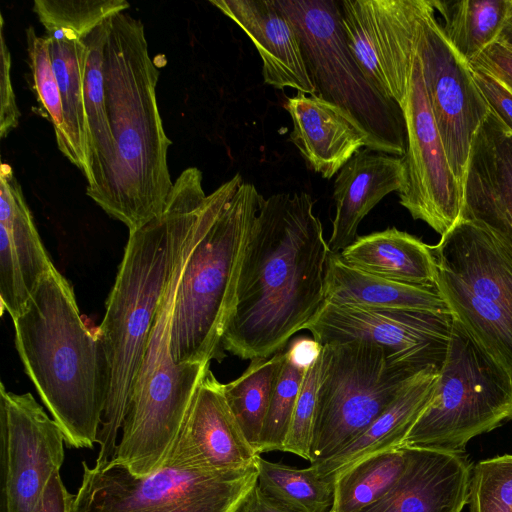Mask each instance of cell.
<instances>
[{"label": "cell", "mask_w": 512, "mask_h": 512, "mask_svg": "<svg viewBox=\"0 0 512 512\" xmlns=\"http://www.w3.org/2000/svg\"><path fill=\"white\" fill-rule=\"evenodd\" d=\"M125 0H35L33 10L48 29H68L85 38L110 16L124 12Z\"/></svg>", "instance_id": "34"}, {"label": "cell", "mask_w": 512, "mask_h": 512, "mask_svg": "<svg viewBox=\"0 0 512 512\" xmlns=\"http://www.w3.org/2000/svg\"><path fill=\"white\" fill-rule=\"evenodd\" d=\"M284 107L292 120L291 141L307 166L325 179L338 174L363 147L382 152L350 113L316 95L297 92Z\"/></svg>", "instance_id": "21"}, {"label": "cell", "mask_w": 512, "mask_h": 512, "mask_svg": "<svg viewBox=\"0 0 512 512\" xmlns=\"http://www.w3.org/2000/svg\"><path fill=\"white\" fill-rule=\"evenodd\" d=\"M442 17L444 34L456 51L470 63L498 40L511 0H431Z\"/></svg>", "instance_id": "29"}, {"label": "cell", "mask_w": 512, "mask_h": 512, "mask_svg": "<svg viewBox=\"0 0 512 512\" xmlns=\"http://www.w3.org/2000/svg\"><path fill=\"white\" fill-rule=\"evenodd\" d=\"M439 371L440 366L429 365L413 374L394 402L350 444L326 459L310 463L317 474L334 482L359 461L400 447L431 401Z\"/></svg>", "instance_id": "24"}, {"label": "cell", "mask_w": 512, "mask_h": 512, "mask_svg": "<svg viewBox=\"0 0 512 512\" xmlns=\"http://www.w3.org/2000/svg\"><path fill=\"white\" fill-rule=\"evenodd\" d=\"M264 197L243 182L191 252L178 285L171 348L178 364L221 362L239 274Z\"/></svg>", "instance_id": "6"}, {"label": "cell", "mask_w": 512, "mask_h": 512, "mask_svg": "<svg viewBox=\"0 0 512 512\" xmlns=\"http://www.w3.org/2000/svg\"><path fill=\"white\" fill-rule=\"evenodd\" d=\"M211 202L196 167L181 172L161 215L129 232L97 333L109 367V388L95 463L112 459L148 338L168 283Z\"/></svg>", "instance_id": "2"}, {"label": "cell", "mask_w": 512, "mask_h": 512, "mask_svg": "<svg viewBox=\"0 0 512 512\" xmlns=\"http://www.w3.org/2000/svg\"><path fill=\"white\" fill-rule=\"evenodd\" d=\"M251 39L262 60L264 82L315 95L297 33L276 0H210Z\"/></svg>", "instance_id": "22"}, {"label": "cell", "mask_w": 512, "mask_h": 512, "mask_svg": "<svg viewBox=\"0 0 512 512\" xmlns=\"http://www.w3.org/2000/svg\"><path fill=\"white\" fill-rule=\"evenodd\" d=\"M470 512H512V454L479 461L471 471Z\"/></svg>", "instance_id": "36"}, {"label": "cell", "mask_w": 512, "mask_h": 512, "mask_svg": "<svg viewBox=\"0 0 512 512\" xmlns=\"http://www.w3.org/2000/svg\"><path fill=\"white\" fill-rule=\"evenodd\" d=\"M462 218L483 226L512 256V131L491 109L472 142Z\"/></svg>", "instance_id": "18"}, {"label": "cell", "mask_w": 512, "mask_h": 512, "mask_svg": "<svg viewBox=\"0 0 512 512\" xmlns=\"http://www.w3.org/2000/svg\"><path fill=\"white\" fill-rule=\"evenodd\" d=\"M435 13L431 0H424L415 52L449 164L464 189L472 142L490 108Z\"/></svg>", "instance_id": "12"}, {"label": "cell", "mask_w": 512, "mask_h": 512, "mask_svg": "<svg viewBox=\"0 0 512 512\" xmlns=\"http://www.w3.org/2000/svg\"><path fill=\"white\" fill-rule=\"evenodd\" d=\"M498 40L505 45L512 48V0H511V7L504 25V28L498 38Z\"/></svg>", "instance_id": "44"}, {"label": "cell", "mask_w": 512, "mask_h": 512, "mask_svg": "<svg viewBox=\"0 0 512 512\" xmlns=\"http://www.w3.org/2000/svg\"><path fill=\"white\" fill-rule=\"evenodd\" d=\"M400 108L406 128L407 185L398 194L399 203L413 219L443 236L462 218L464 189L449 164L416 52Z\"/></svg>", "instance_id": "13"}, {"label": "cell", "mask_w": 512, "mask_h": 512, "mask_svg": "<svg viewBox=\"0 0 512 512\" xmlns=\"http://www.w3.org/2000/svg\"><path fill=\"white\" fill-rule=\"evenodd\" d=\"M403 447L407 464L398 481L359 512H461L472 471L464 452Z\"/></svg>", "instance_id": "20"}, {"label": "cell", "mask_w": 512, "mask_h": 512, "mask_svg": "<svg viewBox=\"0 0 512 512\" xmlns=\"http://www.w3.org/2000/svg\"><path fill=\"white\" fill-rule=\"evenodd\" d=\"M512 420V380L453 318L434 394L401 446L464 452L474 437Z\"/></svg>", "instance_id": "9"}, {"label": "cell", "mask_w": 512, "mask_h": 512, "mask_svg": "<svg viewBox=\"0 0 512 512\" xmlns=\"http://www.w3.org/2000/svg\"><path fill=\"white\" fill-rule=\"evenodd\" d=\"M407 185L403 157L364 148L338 172L334 181L335 217L328 246L339 254L352 244L363 218L388 194Z\"/></svg>", "instance_id": "23"}, {"label": "cell", "mask_w": 512, "mask_h": 512, "mask_svg": "<svg viewBox=\"0 0 512 512\" xmlns=\"http://www.w3.org/2000/svg\"><path fill=\"white\" fill-rule=\"evenodd\" d=\"M471 68L489 73L512 94V48L496 40L469 63Z\"/></svg>", "instance_id": "40"}, {"label": "cell", "mask_w": 512, "mask_h": 512, "mask_svg": "<svg viewBox=\"0 0 512 512\" xmlns=\"http://www.w3.org/2000/svg\"><path fill=\"white\" fill-rule=\"evenodd\" d=\"M291 21L316 96L350 113L383 153L403 157L402 110L366 78L349 49L336 0H276Z\"/></svg>", "instance_id": "8"}, {"label": "cell", "mask_w": 512, "mask_h": 512, "mask_svg": "<svg viewBox=\"0 0 512 512\" xmlns=\"http://www.w3.org/2000/svg\"><path fill=\"white\" fill-rule=\"evenodd\" d=\"M222 205L213 202L184 250L159 305L121 427L113 464L135 477L163 467L188 413L196 390L210 368L178 364L171 348L175 299L183 269Z\"/></svg>", "instance_id": "5"}, {"label": "cell", "mask_w": 512, "mask_h": 512, "mask_svg": "<svg viewBox=\"0 0 512 512\" xmlns=\"http://www.w3.org/2000/svg\"><path fill=\"white\" fill-rule=\"evenodd\" d=\"M329 512H337V510L332 506V508Z\"/></svg>", "instance_id": "45"}, {"label": "cell", "mask_w": 512, "mask_h": 512, "mask_svg": "<svg viewBox=\"0 0 512 512\" xmlns=\"http://www.w3.org/2000/svg\"><path fill=\"white\" fill-rule=\"evenodd\" d=\"M451 314L365 308L326 303L306 327L322 346L364 340L385 349L400 365H442L451 335Z\"/></svg>", "instance_id": "15"}, {"label": "cell", "mask_w": 512, "mask_h": 512, "mask_svg": "<svg viewBox=\"0 0 512 512\" xmlns=\"http://www.w3.org/2000/svg\"><path fill=\"white\" fill-rule=\"evenodd\" d=\"M11 166L0 169L1 314L11 319L25 308L42 278L54 267Z\"/></svg>", "instance_id": "19"}, {"label": "cell", "mask_w": 512, "mask_h": 512, "mask_svg": "<svg viewBox=\"0 0 512 512\" xmlns=\"http://www.w3.org/2000/svg\"><path fill=\"white\" fill-rule=\"evenodd\" d=\"M407 464L403 446L367 457L334 480L337 512H359L381 499L398 481Z\"/></svg>", "instance_id": "31"}, {"label": "cell", "mask_w": 512, "mask_h": 512, "mask_svg": "<svg viewBox=\"0 0 512 512\" xmlns=\"http://www.w3.org/2000/svg\"><path fill=\"white\" fill-rule=\"evenodd\" d=\"M223 387L209 368L164 465L209 471L255 465L260 454L246 438L228 405Z\"/></svg>", "instance_id": "17"}, {"label": "cell", "mask_w": 512, "mask_h": 512, "mask_svg": "<svg viewBox=\"0 0 512 512\" xmlns=\"http://www.w3.org/2000/svg\"><path fill=\"white\" fill-rule=\"evenodd\" d=\"M104 88L115 159L98 205L129 232L162 214L173 187L167 137L156 98L159 70L144 24L124 12L105 21Z\"/></svg>", "instance_id": "3"}, {"label": "cell", "mask_w": 512, "mask_h": 512, "mask_svg": "<svg viewBox=\"0 0 512 512\" xmlns=\"http://www.w3.org/2000/svg\"><path fill=\"white\" fill-rule=\"evenodd\" d=\"M104 21L84 38L88 52L83 88L88 128V162L91 172L86 194L97 205L108 189L115 159L104 88Z\"/></svg>", "instance_id": "28"}, {"label": "cell", "mask_w": 512, "mask_h": 512, "mask_svg": "<svg viewBox=\"0 0 512 512\" xmlns=\"http://www.w3.org/2000/svg\"><path fill=\"white\" fill-rule=\"evenodd\" d=\"M313 207L306 192L262 200L223 335L225 351L241 359L268 358L323 309L331 252Z\"/></svg>", "instance_id": "1"}, {"label": "cell", "mask_w": 512, "mask_h": 512, "mask_svg": "<svg viewBox=\"0 0 512 512\" xmlns=\"http://www.w3.org/2000/svg\"><path fill=\"white\" fill-rule=\"evenodd\" d=\"M471 69L474 81L489 108L512 131V94L489 73Z\"/></svg>", "instance_id": "39"}, {"label": "cell", "mask_w": 512, "mask_h": 512, "mask_svg": "<svg viewBox=\"0 0 512 512\" xmlns=\"http://www.w3.org/2000/svg\"><path fill=\"white\" fill-rule=\"evenodd\" d=\"M74 495L65 487L59 472H55L32 512H71Z\"/></svg>", "instance_id": "41"}, {"label": "cell", "mask_w": 512, "mask_h": 512, "mask_svg": "<svg viewBox=\"0 0 512 512\" xmlns=\"http://www.w3.org/2000/svg\"><path fill=\"white\" fill-rule=\"evenodd\" d=\"M326 303L365 308L451 314L437 286L414 285L376 276L330 254L325 277Z\"/></svg>", "instance_id": "25"}, {"label": "cell", "mask_w": 512, "mask_h": 512, "mask_svg": "<svg viewBox=\"0 0 512 512\" xmlns=\"http://www.w3.org/2000/svg\"><path fill=\"white\" fill-rule=\"evenodd\" d=\"M29 67L33 79V89L48 120L52 123L56 142L61 153L69 160L70 144L65 128L62 100L58 83L52 68L48 41L45 36L39 37L35 29L29 26L26 30Z\"/></svg>", "instance_id": "33"}, {"label": "cell", "mask_w": 512, "mask_h": 512, "mask_svg": "<svg viewBox=\"0 0 512 512\" xmlns=\"http://www.w3.org/2000/svg\"><path fill=\"white\" fill-rule=\"evenodd\" d=\"M431 248L436 286L452 317L512 380V256L464 218Z\"/></svg>", "instance_id": "7"}, {"label": "cell", "mask_w": 512, "mask_h": 512, "mask_svg": "<svg viewBox=\"0 0 512 512\" xmlns=\"http://www.w3.org/2000/svg\"><path fill=\"white\" fill-rule=\"evenodd\" d=\"M424 0H340L350 51L371 84L399 106L415 57Z\"/></svg>", "instance_id": "16"}, {"label": "cell", "mask_w": 512, "mask_h": 512, "mask_svg": "<svg viewBox=\"0 0 512 512\" xmlns=\"http://www.w3.org/2000/svg\"><path fill=\"white\" fill-rule=\"evenodd\" d=\"M305 370L295 365L285 354L261 435L260 455L283 451Z\"/></svg>", "instance_id": "35"}, {"label": "cell", "mask_w": 512, "mask_h": 512, "mask_svg": "<svg viewBox=\"0 0 512 512\" xmlns=\"http://www.w3.org/2000/svg\"><path fill=\"white\" fill-rule=\"evenodd\" d=\"M285 354L284 349L268 358L252 359L238 378L223 387L229 407L258 453L270 400Z\"/></svg>", "instance_id": "30"}, {"label": "cell", "mask_w": 512, "mask_h": 512, "mask_svg": "<svg viewBox=\"0 0 512 512\" xmlns=\"http://www.w3.org/2000/svg\"><path fill=\"white\" fill-rule=\"evenodd\" d=\"M0 136L5 138L18 126L20 111L11 79V54L4 36V20L0 17Z\"/></svg>", "instance_id": "38"}, {"label": "cell", "mask_w": 512, "mask_h": 512, "mask_svg": "<svg viewBox=\"0 0 512 512\" xmlns=\"http://www.w3.org/2000/svg\"><path fill=\"white\" fill-rule=\"evenodd\" d=\"M339 255L348 265L376 276L436 286L437 268L431 246L395 227L358 236Z\"/></svg>", "instance_id": "26"}, {"label": "cell", "mask_w": 512, "mask_h": 512, "mask_svg": "<svg viewBox=\"0 0 512 512\" xmlns=\"http://www.w3.org/2000/svg\"><path fill=\"white\" fill-rule=\"evenodd\" d=\"M82 480L71 512H239L255 487V465L226 471L164 465L135 477L110 460L82 461Z\"/></svg>", "instance_id": "11"}, {"label": "cell", "mask_w": 512, "mask_h": 512, "mask_svg": "<svg viewBox=\"0 0 512 512\" xmlns=\"http://www.w3.org/2000/svg\"><path fill=\"white\" fill-rule=\"evenodd\" d=\"M322 345L314 338L300 337L286 347L288 358L298 367L307 369L320 356Z\"/></svg>", "instance_id": "42"}, {"label": "cell", "mask_w": 512, "mask_h": 512, "mask_svg": "<svg viewBox=\"0 0 512 512\" xmlns=\"http://www.w3.org/2000/svg\"><path fill=\"white\" fill-rule=\"evenodd\" d=\"M255 466L258 486L294 512H329L334 504V482L321 478L310 465L296 468L259 455Z\"/></svg>", "instance_id": "32"}, {"label": "cell", "mask_w": 512, "mask_h": 512, "mask_svg": "<svg viewBox=\"0 0 512 512\" xmlns=\"http://www.w3.org/2000/svg\"><path fill=\"white\" fill-rule=\"evenodd\" d=\"M64 436L31 393L0 384L1 512H32L65 459Z\"/></svg>", "instance_id": "14"}, {"label": "cell", "mask_w": 512, "mask_h": 512, "mask_svg": "<svg viewBox=\"0 0 512 512\" xmlns=\"http://www.w3.org/2000/svg\"><path fill=\"white\" fill-rule=\"evenodd\" d=\"M45 32L62 100L71 152L69 161L82 171L89 183L91 172L83 88L88 48L84 38L72 30L48 29Z\"/></svg>", "instance_id": "27"}, {"label": "cell", "mask_w": 512, "mask_h": 512, "mask_svg": "<svg viewBox=\"0 0 512 512\" xmlns=\"http://www.w3.org/2000/svg\"><path fill=\"white\" fill-rule=\"evenodd\" d=\"M321 355V354H320ZM320 356L305 370L283 452L310 462L313 423L319 384Z\"/></svg>", "instance_id": "37"}, {"label": "cell", "mask_w": 512, "mask_h": 512, "mask_svg": "<svg viewBox=\"0 0 512 512\" xmlns=\"http://www.w3.org/2000/svg\"><path fill=\"white\" fill-rule=\"evenodd\" d=\"M419 370L394 363L384 348L368 341L323 345L310 463L350 444L394 402Z\"/></svg>", "instance_id": "10"}, {"label": "cell", "mask_w": 512, "mask_h": 512, "mask_svg": "<svg viewBox=\"0 0 512 512\" xmlns=\"http://www.w3.org/2000/svg\"><path fill=\"white\" fill-rule=\"evenodd\" d=\"M239 512H294L267 495L258 484L251 490Z\"/></svg>", "instance_id": "43"}, {"label": "cell", "mask_w": 512, "mask_h": 512, "mask_svg": "<svg viewBox=\"0 0 512 512\" xmlns=\"http://www.w3.org/2000/svg\"><path fill=\"white\" fill-rule=\"evenodd\" d=\"M15 346L68 448L92 449L102 425L109 367L71 283L54 266L14 319Z\"/></svg>", "instance_id": "4"}]
</instances>
